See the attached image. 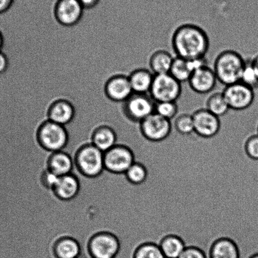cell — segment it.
I'll use <instances>...</instances> for the list:
<instances>
[{
    "mask_svg": "<svg viewBox=\"0 0 258 258\" xmlns=\"http://www.w3.org/2000/svg\"><path fill=\"white\" fill-rule=\"evenodd\" d=\"M171 46L176 56L191 60L206 57L210 42L207 32L202 27L185 23L174 30Z\"/></svg>",
    "mask_w": 258,
    "mask_h": 258,
    "instance_id": "6da1fadb",
    "label": "cell"
},
{
    "mask_svg": "<svg viewBox=\"0 0 258 258\" xmlns=\"http://www.w3.org/2000/svg\"><path fill=\"white\" fill-rule=\"evenodd\" d=\"M245 60L234 50L226 49L220 52L215 59L213 68L218 82L225 86L240 82Z\"/></svg>",
    "mask_w": 258,
    "mask_h": 258,
    "instance_id": "7a4b0ae2",
    "label": "cell"
},
{
    "mask_svg": "<svg viewBox=\"0 0 258 258\" xmlns=\"http://www.w3.org/2000/svg\"><path fill=\"white\" fill-rule=\"evenodd\" d=\"M182 85L169 74L155 75L149 95L155 102H177L182 94Z\"/></svg>",
    "mask_w": 258,
    "mask_h": 258,
    "instance_id": "3957f363",
    "label": "cell"
},
{
    "mask_svg": "<svg viewBox=\"0 0 258 258\" xmlns=\"http://www.w3.org/2000/svg\"><path fill=\"white\" fill-rule=\"evenodd\" d=\"M76 164L85 176H99L105 169L104 153L93 145H87L78 153Z\"/></svg>",
    "mask_w": 258,
    "mask_h": 258,
    "instance_id": "277c9868",
    "label": "cell"
},
{
    "mask_svg": "<svg viewBox=\"0 0 258 258\" xmlns=\"http://www.w3.org/2000/svg\"><path fill=\"white\" fill-rule=\"evenodd\" d=\"M143 136L149 141L162 142L167 139L173 130L172 121L153 113L140 123Z\"/></svg>",
    "mask_w": 258,
    "mask_h": 258,
    "instance_id": "5b68a950",
    "label": "cell"
},
{
    "mask_svg": "<svg viewBox=\"0 0 258 258\" xmlns=\"http://www.w3.org/2000/svg\"><path fill=\"white\" fill-rule=\"evenodd\" d=\"M39 140L42 146L49 151L61 152L67 144V132L64 126L49 120L40 128Z\"/></svg>",
    "mask_w": 258,
    "mask_h": 258,
    "instance_id": "8992f818",
    "label": "cell"
},
{
    "mask_svg": "<svg viewBox=\"0 0 258 258\" xmlns=\"http://www.w3.org/2000/svg\"><path fill=\"white\" fill-rule=\"evenodd\" d=\"M222 92L230 109L234 111H244L254 101V90L240 82L225 86Z\"/></svg>",
    "mask_w": 258,
    "mask_h": 258,
    "instance_id": "52a82bcc",
    "label": "cell"
},
{
    "mask_svg": "<svg viewBox=\"0 0 258 258\" xmlns=\"http://www.w3.org/2000/svg\"><path fill=\"white\" fill-rule=\"evenodd\" d=\"M155 102L149 94L134 93L124 102L125 112L132 121L140 123L155 112Z\"/></svg>",
    "mask_w": 258,
    "mask_h": 258,
    "instance_id": "ba28073f",
    "label": "cell"
},
{
    "mask_svg": "<svg viewBox=\"0 0 258 258\" xmlns=\"http://www.w3.org/2000/svg\"><path fill=\"white\" fill-rule=\"evenodd\" d=\"M195 134L204 139L216 136L221 130L222 124L220 117L205 108L197 109L192 114Z\"/></svg>",
    "mask_w": 258,
    "mask_h": 258,
    "instance_id": "9c48e42d",
    "label": "cell"
},
{
    "mask_svg": "<svg viewBox=\"0 0 258 258\" xmlns=\"http://www.w3.org/2000/svg\"><path fill=\"white\" fill-rule=\"evenodd\" d=\"M134 162V154L126 147L116 145L104 153L105 169L114 173H126Z\"/></svg>",
    "mask_w": 258,
    "mask_h": 258,
    "instance_id": "30bf717a",
    "label": "cell"
},
{
    "mask_svg": "<svg viewBox=\"0 0 258 258\" xmlns=\"http://www.w3.org/2000/svg\"><path fill=\"white\" fill-rule=\"evenodd\" d=\"M120 249L117 238L109 233H101L92 238L89 250L93 258H116Z\"/></svg>",
    "mask_w": 258,
    "mask_h": 258,
    "instance_id": "8fae6325",
    "label": "cell"
},
{
    "mask_svg": "<svg viewBox=\"0 0 258 258\" xmlns=\"http://www.w3.org/2000/svg\"><path fill=\"white\" fill-rule=\"evenodd\" d=\"M218 80L214 70L209 66L195 70L188 80L190 89L195 93H211L216 87Z\"/></svg>",
    "mask_w": 258,
    "mask_h": 258,
    "instance_id": "7c38bea8",
    "label": "cell"
},
{
    "mask_svg": "<svg viewBox=\"0 0 258 258\" xmlns=\"http://www.w3.org/2000/svg\"><path fill=\"white\" fill-rule=\"evenodd\" d=\"M84 9L78 0H57L55 15L57 21L64 26L76 24L84 14Z\"/></svg>",
    "mask_w": 258,
    "mask_h": 258,
    "instance_id": "4fadbf2b",
    "label": "cell"
},
{
    "mask_svg": "<svg viewBox=\"0 0 258 258\" xmlns=\"http://www.w3.org/2000/svg\"><path fill=\"white\" fill-rule=\"evenodd\" d=\"M106 93L112 101H126L134 94L129 77L117 76L110 80L106 85Z\"/></svg>",
    "mask_w": 258,
    "mask_h": 258,
    "instance_id": "5bb4252c",
    "label": "cell"
},
{
    "mask_svg": "<svg viewBox=\"0 0 258 258\" xmlns=\"http://www.w3.org/2000/svg\"><path fill=\"white\" fill-rule=\"evenodd\" d=\"M155 75L145 67L139 68L130 75L129 80L134 93L149 94Z\"/></svg>",
    "mask_w": 258,
    "mask_h": 258,
    "instance_id": "9a60e30c",
    "label": "cell"
},
{
    "mask_svg": "<svg viewBox=\"0 0 258 258\" xmlns=\"http://www.w3.org/2000/svg\"><path fill=\"white\" fill-rule=\"evenodd\" d=\"M174 56L164 49H158L149 57V69L155 75L169 74Z\"/></svg>",
    "mask_w": 258,
    "mask_h": 258,
    "instance_id": "2e32d148",
    "label": "cell"
},
{
    "mask_svg": "<svg viewBox=\"0 0 258 258\" xmlns=\"http://www.w3.org/2000/svg\"><path fill=\"white\" fill-rule=\"evenodd\" d=\"M75 109L70 102L59 101L52 105L49 112V121L65 126L74 119Z\"/></svg>",
    "mask_w": 258,
    "mask_h": 258,
    "instance_id": "e0dca14e",
    "label": "cell"
},
{
    "mask_svg": "<svg viewBox=\"0 0 258 258\" xmlns=\"http://www.w3.org/2000/svg\"><path fill=\"white\" fill-rule=\"evenodd\" d=\"M57 196L62 200H70L75 199L79 194L80 184L76 177L72 174L60 177L58 182L54 187Z\"/></svg>",
    "mask_w": 258,
    "mask_h": 258,
    "instance_id": "ac0fdd59",
    "label": "cell"
},
{
    "mask_svg": "<svg viewBox=\"0 0 258 258\" xmlns=\"http://www.w3.org/2000/svg\"><path fill=\"white\" fill-rule=\"evenodd\" d=\"M209 258H240L239 248L232 240L220 239L213 244Z\"/></svg>",
    "mask_w": 258,
    "mask_h": 258,
    "instance_id": "d6986e66",
    "label": "cell"
},
{
    "mask_svg": "<svg viewBox=\"0 0 258 258\" xmlns=\"http://www.w3.org/2000/svg\"><path fill=\"white\" fill-rule=\"evenodd\" d=\"M50 171L57 176L61 177L71 174L74 163L71 157L63 152H54L49 163Z\"/></svg>",
    "mask_w": 258,
    "mask_h": 258,
    "instance_id": "ffe728a7",
    "label": "cell"
},
{
    "mask_svg": "<svg viewBox=\"0 0 258 258\" xmlns=\"http://www.w3.org/2000/svg\"><path fill=\"white\" fill-rule=\"evenodd\" d=\"M116 135L109 127L97 130L93 136V145L102 152L106 153L116 145Z\"/></svg>",
    "mask_w": 258,
    "mask_h": 258,
    "instance_id": "44dd1931",
    "label": "cell"
},
{
    "mask_svg": "<svg viewBox=\"0 0 258 258\" xmlns=\"http://www.w3.org/2000/svg\"><path fill=\"white\" fill-rule=\"evenodd\" d=\"M159 247L165 258H179L186 247L183 240L176 235L164 238Z\"/></svg>",
    "mask_w": 258,
    "mask_h": 258,
    "instance_id": "7402d4cb",
    "label": "cell"
},
{
    "mask_svg": "<svg viewBox=\"0 0 258 258\" xmlns=\"http://www.w3.org/2000/svg\"><path fill=\"white\" fill-rule=\"evenodd\" d=\"M55 252L58 258H79L81 248L76 240L67 237L57 242Z\"/></svg>",
    "mask_w": 258,
    "mask_h": 258,
    "instance_id": "603a6c76",
    "label": "cell"
},
{
    "mask_svg": "<svg viewBox=\"0 0 258 258\" xmlns=\"http://www.w3.org/2000/svg\"><path fill=\"white\" fill-rule=\"evenodd\" d=\"M205 108L220 118L225 116L230 110L222 92L210 94L205 102Z\"/></svg>",
    "mask_w": 258,
    "mask_h": 258,
    "instance_id": "cb8c5ba5",
    "label": "cell"
},
{
    "mask_svg": "<svg viewBox=\"0 0 258 258\" xmlns=\"http://www.w3.org/2000/svg\"><path fill=\"white\" fill-rule=\"evenodd\" d=\"M189 60L174 56L173 62L170 68L169 74L179 82H188L192 74Z\"/></svg>",
    "mask_w": 258,
    "mask_h": 258,
    "instance_id": "d4e9b609",
    "label": "cell"
},
{
    "mask_svg": "<svg viewBox=\"0 0 258 258\" xmlns=\"http://www.w3.org/2000/svg\"><path fill=\"white\" fill-rule=\"evenodd\" d=\"M172 125L175 131L184 136L191 135L195 133L192 114L182 113L177 115L172 122Z\"/></svg>",
    "mask_w": 258,
    "mask_h": 258,
    "instance_id": "484cf974",
    "label": "cell"
},
{
    "mask_svg": "<svg viewBox=\"0 0 258 258\" xmlns=\"http://www.w3.org/2000/svg\"><path fill=\"white\" fill-rule=\"evenodd\" d=\"M240 82L249 87L255 91L258 89V76L254 67L252 64L251 60H245L244 69L240 77Z\"/></svg>",
    "mask_w": 258,
    "mask_h": 258,
    "instance_id": "4316f807",
    "label": "cell"
},
{
    "mask_svg": "<svg viewBox=\"0 0 258 258\" xmlns=\"http://www.w3.org/2000/svg\"><path fill=\"white\" fill-rule=\"evenodd\" d=\"M179 107L177 102H155V113L172 121L178 114Z\"/></svg>",
    "mask_w": 258,
    "mask_h": 258,
    "instance_id": "83f0119b",
    "label": "cell"
},
{
    "mask_svg": "<svg viewBox=\"0 0 258 258\" xmlns=\"http://www.w3.org/2000/svg\"><path fill=\"white\" fill-rule=\"evenodd\" d=\"M125 174L132 183L139 184L146 180L148 172L144 165L139 162H134Z\"/></svg>",
    "mask_w": 258,
    "mask_h": 258,
    "instance_id": "f1b7e54d",
    "label": "cell"
},
{
    "mask_svg": "<svg viewBox=\"0 0 258 258\" xmlns=\"http://www.w3.org/2000/svg\"><path fill=\"white\" fill-rule=\"evenodd\" d=\"M134 258H165L161 249L158 245L152 243L144 244L138 248Z\"/></svg>",
    "mask_w": 258,
    "mask_h": 258,
    "instance_id": "f546056e",
    "label": "cell"
},
{
    "mask_svg": "<svg viewBox=\"0 0 258 258\" xmlns=\"http://www.w3.org/2000/svg\"><path fill=\"white\" fill-rule=\"evenodd\" d=\"M245 151L248 156L252 159L258 160V134H254L248 138L245 143Z\"/></svg>",
    "mask_w": 258,
    "mask_h": 258,
    "instance_id": "4dcf8cb0",
    "label": "cell"
},
{
    "mask_svg": "<svg viewBox=\"0 0 258 258\" xmlns=\"http://www.w3.org/2000/svg\"><path fill=\"white\" fill-rule=\"evenodd\" d=\"M179 258H208L207 255L199 248L187 247Z\"/></svg>",
    "mask_w": 258,
    "mask_h": 258,
    "instance_id": "1f68e13d",
    "label": "cell"
},
{
    "mask_svg": "<svg viewBox=\"0 0 258 258\" xmlns=\"http://www.w3.org/2000/svg\"><path fill=\"white\" fill-rule=\"evenodd\" d=\"M60 177L53 173V172L47 171L43 177V182L45 186L49 189H53L56 187L57 182L59 181Z\"/></svg>",
    "mask_w": 258,
    "mask_h": 258,
    "instance_id": "d6a6232c",
    "label": "cell"
},
{
    "mask_svg": "<svg viewBox=\"0 0 258 258\" xmlns=\"http://www.w3.org/2000/svg\"><path fill=\"white\" fill-rule=\"evenodd\" d=\"M9 59L5 52L0 51V75L4 74L9 68Z\"/></svg>",
    "mask_w": 258,
    "mask_h": 258,
    "instance_id": "836d02e7",
    "label": "cell"
},
{
    "mask_svg": "<svg viewBox=\"0 0 258 258\" xmlns=\"http://www.w3.org/2000/svg\"><path fill=\"white\" fill-rule=\"evenodd\" d=\"M16 0H0V15L6 14L11 9Z\"/></svg>",
    "mask_w": 258,
    "mask_h": 258,
    "instance_id": "e575fe53",
    "label": "cell"
},
{
    "mask_svg": "<svg viewBox=\"0 0 258 258\" xmlns=\"http://www.w3.org/2000/svg\"><path fill=\"white\" fill-rule=\"evenodd\" d=\"M84 9H93L98 6L101 0H78Z\"/></svg>",
    "mask_w": 258,
    "mask_h": 258,
    "instance_id": "d590c367",
    "label": "cell"
},
{
    "mask_svg": "<svg viewBox=\"0 0 258 258\" xmlns=\"http://www.w3.org/2000/svg\"><path fill=\"white\" fill-rule=\"evenodd\" d=\"M250 60H251L253 67H254L258 76V53L255 54L254 57H252V58H250Z\"/></svg>",
    "mask_w": 258,
    "mask_h": 258,
    "instance_id": "8d00e7d4",
    "label": "cell"
},
{
    "mask_svg": "<svg viewBox=\"0 0 258 258\" xmlns=\"http://www.w3.org/2000/svg\"><path fill=\"white\" fill-rule=\"evenodd\" d=\"M4 45V35L2 34L1 31H0V51L3 49Z\"/></svg>",
    "mask_w": 258,
    "mask_h": 258,
    "instance_id": "74e56055",
    "label": "cell"
},
{
    "mask_svg": "<svg viewBox=\"0 0 258 258\" xmlns=\"http://www.w3.org/2000/svg\"><path fill=\"white\" fill-rule=\"evenodd\" d=\"M249 258H258V254L252 255V256H250Z\"/></svg>",
    "mask_w": 258,
    "mask_h": 258,
    "instance_id": "f35d334b",
    "label": "cell"
},
{
    "mask_svg": "<svg viewBox=\"0 0 258 258\" xmlns=\"http://www.w3.org/2000/svg\"><path fill=\"white\" fill-rule=\"evenodd\" d=\"M256 130H257V133L258 134V122H257V123L256 124Z\"/></svg>",
    "mask_w": 258,
    "mask_h": 258,
    "instance_id": "ab89813d",
    "label": "cell"
},
{
    "mask_svg": "<svg viewBox=\"0 0 258 258\" xmlns=\"http://www.w3.org/2000/svg\"><path fill=\"white\" fill-rule=\"evenodd\" d=\"M79 258H86V257H82V256H81V255H80Z\"/></svg>",
    "mask_w": 258,
    "mask_h": 258,
    "instance_id": "60d3db41",
    "label": "cell"
}]
</instances>
